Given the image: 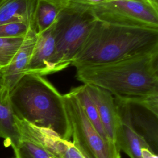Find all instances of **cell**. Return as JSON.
<instances>
[{"mask_svg":"<svg viewBox=\"0 0 158 158\" xmlns=\"http://www.w3.org/2000/svg\"><path fill=\"white\" fill-rule=\"evenodd\" d=\"M71 90L73 92L85 112V115L93 127L104 138L109 140L105 133L96 107L87 90L86 85L83 84L76 88H73L71 89Z\"/></svg>","mask_w":158,"mask_h":158,"instance_id":"14","label":"cell"},{"mask_svg":"<svg viewBox=\"0 0 158 158\" xmlns=\"http://www.w3.org/2000/svg\"><path fill=\"white\" fill-rule=\"evenodd\" d=\"M4 86V78L1 70L0 71V89H1Z\"/></svg>","mask_w":158,"mask_h":158,"instance_id":"22","label":"cell"},{"mask_svg":"<svg viewBox=\"0 0 158 158\" xmlns=\"http://www.w3.org/2000/svg\"><path fill=\"white\" fill-rule=\"evenodd\" d=\"M106 1L107 0H69V1H70V2L85 4V5H88L89 6H95V5L101 4Z\"/></svg>","mask_w":158,"mask_h":158,"instance_id":"18","label":"cell"},{"mask_svg":"<svg viewBox=\"0 0 158 158\" xmlns=\"http://www.w3.org/2000/svg\"><path fill=\"white\" fill-rule=\"evenodd\" d=\"M85 85L95 104L100 120L107 138L116 144L118 118L114 96L100 87L92 85Z\"/></svg>","mask_w":158,"mask_h":158,"instance_id":"9","label":"cell"},{"mask_svg":"<svg viewBox=\"0 0 158 158\" xmlns=\"http://www.w3.org/2000/svg\"><path fill=\"white\" fill-rule=\"evenodd\" d=\"M0 138H4L6 145L11 146L13 149L21 139L9 100V92L3 88L0 89Z\"/></svg>","mask_w":158,"mask_h":158,"instance_id":"12","label":"cell"},{"mask_svg":"<svg viewBox=\"0 0 158 158\" xmlns=\"http://www.w3.org/2000/svg\"><path fill=\"white\" fill-rule=\"evenodd\" d=\"M45 1H49L51 2L54 3L62 7L65 6L69 2V0H45Z\"/></svg>","mask_w":158,"mask_h":158,"instance_id":"20","label":"cell"},{"mask_svg":"<svg viewBox=\"0 0 158 158\" xmlns=\"http://www.w3.org/2000/svg\"><path fill=\"white\" fill-rule=\"evenodd\" d=\"M69 118L73 144L87 158H120V150L104 138L93 127L80 102L70 90L63 94Z\"/></svg>","mask_w":158,"mask_h":158,"instance_id":"5","label":"cell"},{"mask_svg":"<svg viewBox=\"0 0 158 158\" xmlns=\"http://www.w3.org/2000/svg\"><path fill=\"white\" fill-rule=\"evenodd\" d=\"M15 116L70 140L72 129L63 94L44 77L25 74L9 93Z\"/></svg>","mask_w":158,"mask_h":158,"instance_id":"2","label":"cell"},{"mask_svg":"<svg viewBox=\"0 0 158 158\" xmlns=\"http://www.w3.org/2000/svg\"><path fill=\"white\" fill-rule=\"evenodd\" d=\"M158 48V30L96 20L71 65L75 68L123 59Z\"/></svg>","mask_w":158,"mask_h":158,"instance_id":"3","label":"cell"},{"mask_svg":"<svg viewBox=\"0 0 158 158\" xmlns=\"http://www.w3.org/2000/svg\"><path fill=\"white\" fill-rule=\"evenodd\" d=\"M76 78L114 96L134 98L158 95V48L112 62L80 66Z\"/></svg>","mask_w":158,"mask_h":158,"instance_id":"1","label":"cell"},{"mask_svg":"<svg viewBox=\"0 0 158 158\" xmlns=\"http://www.w3.org/2000/svg\"><path fill=\"white\" fill-rule=\"evenodd\" d=\"M11 158H15V157H11Z\"/></svg>","mask_w":158,"mask_h":158,"instance_id":"23","label":"cell"},{"mask_svg":"<svg viewBox=\"0 0 158 158\" xmlns=\"http://www.w3.org/2000/svg\"><path fill=\"white\" fill-rule=\"evenodd\" d=\"M56 52L53 26L46 31L36 35L32 53L25 70V74L41 76L52 73V66Z\"/></svg>","mask_w":158,"mask_h":158,"instance_id":"8","label":"cell"},{"mask_svg":"<svg viewBox=\"0 0 158 158\" xmlns=\"http://www.w3.org/2000/svg\"><path fill=\"white\" fill-rule=\"evenodd\" d=\"M96 20L89 6L69 1L62 8L53 25L56 52L52 73L71 65Z\"/></svg>","mask_w":158,"mask_h":158,"instance_id":"4","label":"cell"},{"mask_svg":"<svg viewBox=\"0 0 158 158\" xmlns=\"http://www.w3.org/2000/svg\"><path fill=\"white\" fill-rule=\"evenodd\" d=\"M36 2L37 0H0V25L23 22L34 28L33 19Z\"/></svg>","mask_w":158,"mask_h":158,"instance_id":"11","label":"cell"},{"mask_svg":"<svg viewBox=\"0 0 158 158\" xmlns=\"http://www.w3.org/2000/svg\"><path fill=\"white\" fill-rule=\"evenodd\" d=\"M141 157L142 158H158L157 154L151 148H143L141 150Z\"/></svg>","mask_w":158,"mask_h":158,"instance_id":"19","label":"cell"},{"mask_svg":"<svg viewBox=\"0 0 158 158\" xmlns=\"http://www.w3.org/2000/svg\"><path fill=\"white\" fill-rule=\"evenodd\" d=\"M63 7L45 0H37L33 24L36 35L51 28L56 23Z\"/></svg>","mask_w":158,"mask_h":158,"instance_id":"13","label":"cell"},{"mask_svg":"<svg viewBox=\"0 0 158 158\" xmlns=\"http://www.w3.org/2000/svg\"><path fill=\"white\" fill-rule=\"evenodd\" d=\"M145 1H146L149 4H151L152 6H154L155 8L158 9V0H145Z\"/></svg>","mask_w":158,"mask_h":158,"instance_id":"21","label":"cell"},{"mask_svg":"<svg viewBox=\"0 0 158 158\" xmlns=\"http://www.w3.org/2000/svg\"><path fill=\"white\" fill-rule=\"evenodd\" d=\"M13 150L15 158H53L41 145L23 136H21L18 146Z\"/></svg>","mask_w":158,"mask_h":158,"instance_id":"15","label":"cell"},{"mask_svg":"<svg viewBox=\"0 0 158 158\" xmlns=\"http://www.w3.org/2000/svg\"><path fill=\"white\" fill-rule=\"evenodd\" d=\"M24 38H0V71L10 64Z\"/></svg>","mask_w":158,"mask_h":158,"instance_id":"16","label":"cell"},{"mask_svg":"<svg viewBox=\"0 0 158 158\" xmlns=\"http://www.w3.org/2000/svg\"><path fill=\"white\" fill-rule=\"evenodd\" d=\"M98 21L126 27L158 30V9L145 0H107L91 6Z\"/></svg>","mask_w":158,"mask_h":158,"instance_id":"6","label":"cell"},{"mask_svg":"<svg viewBox=\"0 0 158 158\" xmlns=\"http://www.w3.org/2000/svg\"><path fill=\"white\" fill-rule=\"evenodd\" d=\"M31 30L34 28L23 22L3 23L0 25V38H24Z\"/></svg>","mask_w":158,"mask_h":158,"instance_id":"17","label":"cell"},{"mask_svg":"<svg viewBox=\"0 0 158 158\" xmlns=\"http://www.w3.org/2000/svg\"><path fill=\"white\" fill-rule=\"evenodd\" d=\"M114 97L118 118L116 144L120 151H124L130 158H142L141 150L143 148H152L144 136L134 127L127 99Z\"/></svg>","mask_w":158,"mask_h":158,"instance_id":"7","label":"cell"},{"mask_svg":"<svg viewBox=\"0 0 158 158\" xmlns=\"http://www.w3.org/2000/svg\"><path fill=\"white\" fill-rule=\"evenodd\" d=\"M36 38V33L31 30L24 38L22 44L10 64L1 72L4 78L3 88L9 93L18 81L25 75Z\"/></svg>","mask_w":158,"mask_h":158,"instance_id":"10","label":"cell"}]
</instances>
